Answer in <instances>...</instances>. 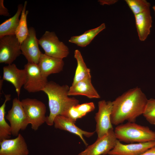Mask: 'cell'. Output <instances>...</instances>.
<instances>
[{"mask_svg": "<svg viewBox=\"0 0 155 155\" xmlns=\"http://www.w3.org/2000/svg\"><path fill=\"white\" fill-rule=\"evenodd\" d=\"M148 99L139 88L131 89L112 101L111 115L112 124L118 125L125 121L135 122L143 115Z\"/></svg>", "mask_w": 155, "mask_h": 155, "instance_id": "6da1fadb", "label": "cell"}, {"mask_svg": "<svg viewBox=\"0 0 155 155\" xmlns=\"http://www.w3.org/2000/svg\"><path fill=\"white\" fill-rule=\"evenodd\" d=\"M69 87L67 85L61 86L54 82H48L42 91L47 95L50 114L46 116V123L49 126L54 124V120L57 115L64 116L69 108L79 104V100L69 96Z\"/></svg>", "mask_w": 155, "mask_h": 155, "instance_id": "7a4b0ae2", "label": "cell"}, {"mask_svg": "<svg viewBox=\"0 0 155 155\" xmlns=\"http://www.w3.org/2000/svg\"><path fill=\"white\" fill-rule=\"evenodd\" d=\"M114 131L117 139L120 142L133 143L155 141V131L135 122L119 125Z\"/></svg>", "mask_w": 155, "mask_h": 155, "instance_id": "3957f363", "label": "cell"}, {"mask_svg": "<svg viewBox=\"0 0 155 155\" xmlns=\"http://www.w3.org/2000/svg\"><path fill=\"white\" fill-rule=\"evenodd\" d=\"M21 101L32 129L36 131L46 122V108L45 104L35 98H26Z\"/></svg>", "mask_w": 155, "mask_h": 155, "instance_id": "277c9868", "label": "cell"}, {"mask_svg": "<svg viewBox=\"0 0 155 155\" xmlns=\"http://www.w3.org/2000/svg\"><path fill=\"white\" fill-rule=\"evenodd\" d=\"M38 42L47 55L63 59L69 54L68 47L59 40L54 32L46 31L38 40Z\"/></svg>", "mask_w": 155, "mask_h": 155, "instance_id": "5b68a950", "label": "cell"}, {"mask_svg": "<svg viewBox=\"0 0 155 155\" xmlns=\"http://www.w3.org/2000/svg\"><path fill=\"white\" fill-rule=\"evenodd\" d=\"M5 118L10 123L11 134L13 136L17 137L19 131L24 130L29 124L21 101L17 98L13 100L11 108Z\"/></svg>", "mask_w": 155, "mask_h": 155, "instance_id": "8992f818", "label": "cell"}, {"mask_svg": "<svg viewBox=\"0 0 155 155\" xmlns=\"http://www.w3.org/2000/svg\"><path fill=\"white\" fill-rule=\"evenodd\" d=\"M98 111L96 113L95 119L96 122L95 131L97 139L106 135L108 131L113 129L111 121L113 103L111 101L102 100L98 103Z\"/></svg>", "mask_w": 155, "mask_h": 155, "instance_id": "52a82bcc", "label": "cell"}, {"mask_svg": "<svg viewBox=\"0 0 155 155\" xmlns=\"http://www.w3.org/2000/svg\"><path fill=\"white\" fill-rule=\"evenodd\" d=\"M21 54L20 44L15 35L0 38V63L11 64Z\"/></svg>", "mask_w": 155, "mask_h": 155, "instance_id": "ba28073f", "label": "cell"}, {"mask_svg": "<svg viewBox=\"0 0 155 155\" xmlns=\"http://www.w3.org/2000/svg\"><path fill=\"white\" fill-rule=\"evenodd\" d=\"M24 69L27 75L24 89L30 93L42 91L48 81L42 74L38 64L28 62Z\"/></svg>", "mask_w": 155, "mask_h": 155, "instance_id": "9c48e42d", "label": "cell"}, {"mask_svg": "<svg viewBox=\"0 0 155 155\" xmlns=\"http://www.w3.org/2000/svg\"><path fill=\"white\" fill-rule=\"evenodd\" d=\"M117 139L113 129H110L102 137L97 139L78 155H104L108 154L115 146Z\"/></svg>", "mask_w": 155, "mask_h": 155, "instance_id": "30bf717a", "label": "cell"}, {"mask_svg": "<svg viewBox=\"0 0 155 155\" xmlns=\"http://www.w3.org/2000/svg\"><path fill=\"white\" fill-rule=\"evenodd\" d=\"M28 31V35L20 44V49L28 62L38 64L42 53L39 48L38 40L33 27H30Z\"/></svg>", "mask_w": 155, "mask_h": 155, "instance_id": "8fae6325", "label": "cell"}, {"mask_svg": "<svg viewBox=\"0 0 155 155\" xmlns=\"http://www.w3.org/2000/svg\"><path fill=\"white\" fill-rule=\"evenodd\" d=\"M0 155H28L29 150L23 136L20 133L15 138L0 142Z\"/></svg>", "mask_w": 155, "mask_h": 155, "instance_id": "7c38bea8", "label": "cell"}, {"mask_svg": "<svg viewBox=\"0 0 155 155\" xmlns=\"http://www.w3.org/2000/svg\"><path fill=\"white\" fill-rule=\"evenodd\" d=\"M155 146V141L123 144L117 140L109 155H139Z\"/></svg>", "mask_w": 155, "mask_h": 155, "instance_id": "4fadbf2b", "label": "cell"}, {"mask_svg": "<svg viewBox=\"0 0 155 155\" xmlns=\"http://www.w3.org/2000/svg\"><path fill=\"white\" fill-rule=\"evenodd\" d=\"M26 78L25 70L19 69L14 64L8 65L3 68V79L11 83L14 86L18 97Z\"/></svg>", "mask_w": 155, "mask_h": 155, "instance_id": "5bb4252c", "label": "cell"}, {"mask_svg": "<svg viewBox=\"0 0 155 155\" xmlns=\"http://www.w3.org/2000/svg\"><path fill=\"white\" fill-rule=\"evenodd\" d=\"M38 65L42 75L47 78L51 74L59 73L62 71L64 63L63 59L42 53Z\"/></svg>", "mask_w": 155, "mask_h": 155, "instance_id": "9a60e30c", "label": "cell"}, {"mask_svg": "<svg viewBox=\"0 0 155 155\" xmlns=\"http://www.w3.org/2000/svg\"><path fill=\"white\" fill-rule=\"evenodd\" d=\"M75 122L69 118L61 115L57 116L54 120L55 127L69 132L78 136L86 146L88 144L83 137V136L87 137L92 136L95 131L89 132L84 131L77 126Z\"/></svg>", "mask_w": 155, "mask_h": 155, "instance_id": "2e32d148", "label": "cell"}, {"mask_svg": "<svg viewBox=\"0 0 155 155\" xmlns=\"http://www.w3.org/2000/svg\"><path fill=\"white\" fill-rule=\"evenodd\" d=\"M68 95H83L90 98H99L100 96L93 86L91 77L81 80L69 87Z\"/></svg>", "mask_w": 155, "mask_h": 155, "instance_id": "e0dca14e", "label": "cell"}, {"mask_svg": "<svg viewBox=\"0 0 155 155\" xmlns=\"http://www.w3.org/2000/svg\"><path fill=\"white\" fill-rule=\"evenodd\" d=\"M136 28L139 38L141 41H144L150 32L152 20L150 9L135 15Z\"/></svg>", "mask_w": 155, "mask_h": 155, "instance_id": "ac0fdd59", "label": "cell"}, {"mask_svg": "<svg viewBox=\"0 0 155 155\" xmlns=\"http://www.w3.org/2000/svg\"><path fill=\"white\" fill-rule=\"evenodd\" d=\"M106 28L104 23L94 29L86 31L83 34L71 36L69 42L81 47H85L91 42L95 37Z\"/></svg>", "mask_w": 155, "mask_h": 155, "instance_id": "d6986e66", "label": "cell"}, {"mask_svg": "<svg viewBox=\"0 0 155 155\" xmlns=\"http://www.w3.org/2000/svg\"><path fill=\"white\" fill-rule=\"evenodd\" d=\"M23 7L22 4H19L17 11L14 15L0 24V38L6 35H15L20 21L19 17L21 15Z\"/></svg>", "mask_w": 155, "mask_h": 155, "instance_id": "ffe728a7", "label": "cell"}, {"mask_svg": "<svg viewBox=\"0 0 155 155\" xmlns=\"http://www.w3.org/2000/svg\"><path fill=\"white\" fill-rule=\"evenodd\" d=\"M95 108L93 102L78 104L70 108L63 116L75 122L77 119L84 116L88 113L93 111Z\"/></svg>", "mask_w": 155, "mask_h": 155, "instance_id": "44dd1931", "label": "cell"}, {"mask_svg": "<svg viewBox=\"0 0 155 155\" xmlns=\"http://www.w3.org/2000/svg\"><path fill=\"white\" fill-rule=\"evenodd\" d=\"M74 57L77 62V66L72 85L86 78L91 77L90 70L88 68L84 61L80 52L76 49Z\"/></svg>", "mask_w": 155, "mask_h": 155, "instance_id": "7402d4cb", "label": "cell"}, {"mask_svg": "<svg viewBox=\"0 0 155 155\" xmlns=\"http://www.w3.org/2000/svg\"><path fill=\"white\" fill-rule=\"evenodd\" d=\"M5 100L0 107V142L9 139L11 135L10 126L5 120V107L7 102L11 99V95H5Z\"/></svg>", "mask_w": 155, "mask_h": 155, "instance_id": "603a6c76", "label": "cell"}, {"mask_svg": "<svg viewBox=\"0 0 155 155\" xmlns=\"http://www.w3.org/2000/svg\"><path fill=\"white\" fill-rule=\"evenodd\" d=\"M27 3V1H25L21 15L19 23L15 32V35L20 44L28 34V28L27 22V17L28 13V11L26 10Z\"/></svg>", "mask_w": 155, "mask_h": 155, "instance_id": "cb8c5ba5", "label": "cell"}, {"mask_svg": "<svg viewBox=\"0 0 155 155\" xmlns=\"http://www.w3.org/2000/svg\"><path fill=\"white\" fill-rule=\"evenodd\" d=\"M125 1L134 16L150 9V3L145 0H125Z\"/></svg>", "mask_w": 155, "mask_h": 155, "instance_id": "d4e9b609", "label": "cell"}, {"mask_svg": "<svg viewBox=\"0 0 155 155\" xmlns=\"http://www.w3.org/2000/svg\"><path fill=\"white\" fill-rule=\"evenodd\" d=\"M143 115L149 123L155 125V99H148Z\"/></svg>", "mask_w": 155, "mask_h": 155, "instance_id": "484cf974", "label": "cell"}, {"mask_svg": "<svg viewBox=\"0 0 155 155\" xmlns=\"http://www.w3.org/2000/svg\"><path fill=\"white\" fill-rule=\"evenodd\" d=\"M0 15L6 16H10L8 10L4 5L3 0H0Z\"/></svg>", "mask_w": 155, "mask_h": 155, "instance_id": "4316f807", "label": "cell"}, {"mask_svg": "<svg viewBox=\"0 0 155 155\" xmlns=\"http://www.w3.org/2000/svg\"><path fill=\"white\" fill-rule=\"evenodd\" d=\"M139 155H155V146Z\"/></svg>", "mask_w": 155, "mask_h": 155, "instance_id": "83f0119b", "label": "cell"}, {"mask_svg": "<svg viewBox=\"0 0 155 155\" xmlns=\"http://www.w3.org/2000/svg\"><path fill=\"white\" fill-rule=\"evenodd\" d=\"M115 0H98V1L99 2L100 4L104 5V4L111 5L114 4L116 2Z\"/></svg>", "mask_w": 155, "mask_h": 155, "instance_id": "f1b7e54d", "label": "cell"}]
</instances>
